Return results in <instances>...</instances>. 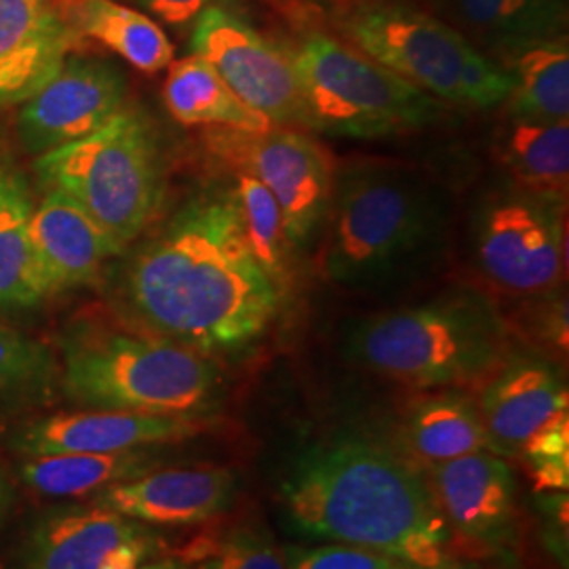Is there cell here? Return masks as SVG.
I'll use <instances>...</instances> for the list:
<instances>
[{"label": "cell", "instance_id": "3", "mask_svg": "<svg viewBox=\"0 0 569 569\" xmlns=\"http://www.w3.org/2000/svg\"><path fill=\"white\" fill-rule=\"evenodd\" d=\"M60 346L61 390L79 409L213 420L224 403L216 359L127 321H81Z\"/></svg>", "mask_w": 569, "mask_h": 569}, {"label": "cell", "instance_id": "17", "mask_svg": "<svg viewBox=\"0 0 569 569\" xmlns=\"http://www.w3.org/2000/svg\"><path fill=\"white\" fill-rule=\"evenodd\" d=\"M239 477L224 467L154 468L87 498L150 528H192L234 507Z\"/></svg>", "mask_w": 569, "mask_h": 569}, {"label": "cell", "instance_id": "27", "mask_svg": "<svg viewBox=\"0 0 569 569\" xmlns=\"http://www.w3.org/2000/svg\"><path fill=\"white\" fill-rule=\"evenodd\" d=\"M498 159L512 182L566 201L569 182V122L510 119L498 136Z\"/></svg>", "mask_w": 569, "mask_h": 569}, {"label": "cell", "instance_id": "30", "mask_svg": "<svg viewBox=\"0 0 569 569\" xmlns=\"http://www.w3.org/2000/svg\"><path fill=\"white\" fill-rule=\"evenodd\" d=\"M53 352L20 329L0 323V395L26 392L58 376Z\"/></svg>", "mask_w": 569, "mask_h": 569}, {"label": "cell", "instance_id": "18", "mask_svg": "<svg viewBox=\"0 0 569 569\" xmlns=\"http://www.w3.org/2000/svg\"><path fill=\"white\" fill-rule=\"evenodd\" d=\"M79 39L51 0H0V110L30 100Z\"/></svg>", "mask_w": 569, "mask_h": 569}, {"label": "cell", "instance_id": "12", "mask_svg": "<svg viewBox=\"0 0 569 569\" xmlns=\"http://www.w3.org/2000/svg\"><path fill=\"white\" fill-rule=\"evenodd\" d=\"M192 53L207 61L232 93L272 124H302L300 91L289 53L222 4L192 23Z\"/></svg>", "mask_w": 569, "mask_h": 569}, {"label": "cell", "instance_id": "24", "mask_svg": "<svg viewBox=\"0 0 569 569\" xmlns=\"http://www.w3.org/2000/svg\"><path fill=\"white\" fill-rule=\"evenodd\" d=\"M32 199L26 180L0 164V308H37L51 293L37 264L30 218Z\"/></svg>", "mask_w": 569, "mask_h": 569}, {"label": "cell", "instance_id": "35", "mask_svg": "<svg viewBox=\"0 0 569 569\" xmlns=\"http://www.w3.org/2000/svg\"><path fill=\"white\" fill-rule=\"evenodd\" d=\"M140 569H192V566L186 563L182 557H159Z\"/></svg>", "mask_w": 569, "mask_h": 569}, {"label": "cell", "instance_id": "9", "mask_svg": "<svg viewBox=\"0 0 569 569\" xmlns=\"http://www.w3.org/2000/svg\"><path fill=\"white\" fill-rule=\"evenodd\" d=\"M472 249L481 274L515 296H542L566 272V201L510 182L472 213Z\"/></svg>", "mask_w": 569, "mask_h": 569}, {"label": "cell", "instance_id": "25", "mask_svg": "<svg viewBox=\"0 0 569 569\" xmlns=\"http://www.w3.org/2000/svg\"><path fill=\"white\" fill-rule=\"evenodd\" d=\"M66 20L79 37L102 42L146 74L161 72L173 63V44L163 28L131 7L114 0H70Z\"/></svg>", "mask_w": 569, "mask_h": 569}, {"label": "cell", "instance_id": "20", "mask_svg": "<svg viewBox=\"0 0 569 569\" xmlns=\"http://www.w3.org/2000/svg\"><path fill=\"white\" fill-rule=\"evenodd\" d=\"M401 441L411 465L427 470L488 449L479 403L465 388L422 390L411 399L401 420Z\"/></svg>", "mask_w": 569, "mask_h": 569}, {"label": "cell", "instance_id": "31", "mask_svg": "<svg viewBox=\"0 0 569 569\" xmlns=\"http://www.w3.org/2000/svg\"><path fill=\"white\" fill-rule=\"evenodd\" d=\"M515 462L528 472L536 491H568L569 416L529 439Z\"/></svg>", "mask_w": 569, "mask_h": 569}, {"label": "cell", "instance_id": "11", "mask_svg": "<svg viewBox=\"0 0 569 569\" xmlns=\"http://www.w3.org/2000/svg\"><path fill=\"white\" fill-rule=\"evenodd\" d=\"M163 542L150 526L93 500L41 510L21 533L13 569H140Z\"/></svg>", "mask_w": 569, "mask_h": 569}, {"label": "cell", "instance_id": "23", "mask_svg": "<svg viewBox=\"0 0 569 569\" xmlns=\"http://www.w3.org/2000/svg\"><path fill=\"white\" fill-rule=\"evenodd\" d=\"M163 98L171 117L188 127L203 124L243 133L274 127L264 114L239 100L222 77L194 53L169 66Z\"/></svg>", "mask_w": 569, "mask_h": 569}, {"label": "cell", "instance_id": "32", "mask_svg": "<svg viewBox=\"0 0 569 569\" xmlns=\"http://www.w3.org/2000/svg\"><path fill=\"white\" fill-rule=\"evenodd\" d=\"M287 569H420L378 550L323 542L317 547H284Z\"/></svg>", "mask_w": 569, "mask_h": 569}, {"label": "cell", "instance_id": "28", "mask_svg": "<svg viewBox=\"0 0 569 569\" xmlns=\"http://www.w3.org/2000/svg\"><path fill=\"white\" fill-rule=\"evenodd\" d=\"M243 226L244 239L266 272L287 287V251L283 216L264 183L253 176L234 169L228 188Z\"/></svg>", "mask_w": 569, "mask_h": 569}, {"label": "cell", "instance_id": "13", "mask_svg": "<svg viewBox=\"0 0 569 569\" xmlns=\"http://www.w3.org/2000/svg\"><path fill=\"white\" fill-rule=\"evenodd\" d=\"M428 475V486L456 550L502 555L515 549L519 483L509 460L481 449L437 465Z\"/></svg>", "mask_w": 569, "mask_h": 569}, {"label": "cell", "instance_id": "36", "mask_svg": "<svg viewBox=\"0 0 569 569\" xmlns=\"http://www.w3.org/2000/svg\"><path fill=\"white\" fill-rule=\"evenodd\" d=\"M420 569H428V568H420ZM449 569H458V568H449Z\"/></svg>", "mask_w": 569, "mask_h": 569}, {"label": "cell", "instance_id": "33", "mask_svg": "<svg viewBox=\"0 0 569 569\" xmlns=\"http://www.w3.org/2000/svg\"><path fill=\"white\" fill-rule=\"evenodd\" d=\"M152 16L169 26H188L203 13L211 4H222V0H136ZM226 7V4H222Z\"/></svg>", "mask_w": 569, "mask_h": 569}, {"label": "cell", "instance_id": "7", "mask_svg": "<svg viewBox=\"0 0 569 569\" xmlns=\"http://www.w3.org/2000/svg\"><path fill=\"white\" fill-rule=\"evenodd\" d=\"M300 91L302 124L355 140L422 131L446 103L326 32H306L289 53Z\"/></svg>", "mask_w": 569, "mask_h": 569}, {"label": "cell", "instance_id": "14", "mask_svg": "<svg viewBox=\"0 0 569 569\" xmlns=\"http://www.w3.org/2000/svg\"><path fill=\"white\" fill-rule=\"evenodd\" d=\"M127 81L110 61L68 56L60 70L21 103L18 136L30 157L77 142L124 108Z\"/></svg>", "mask_w": 569, "mask_h": 569}, {"label": "cell", "instance_id": "2", "mask_svg": "<svg viewBox=\"0 0 569 569\" xmlns=\"http://www.w3.org/2000/svg\"><path fill=\"white\" fill-rule=\"evenodd\" d=\"M284 526L312 542L378 550L428 569L453 566V538L406 456L338 437L306 448L279 486Z\"/></svg>", "mask_w": 569, "mask_h": 569}, {"label": "cell", "instance_id": "21", "mask_svg": "<svg viewBox=\"0 0 569 569\" xmlns=\"http://www.w3.org/2000/svg\"><path fill=\"white\" fill-rule=\"evenodd\" d=\"M460 32L493 61L568 37L566 0H448Z\"/></svg>", "mask_w": 569, "mask_h": 569}, {"label": "cell", "instance_id": "1", "mask_svg": "<svg viewBox=\"0 0 569 569\" xmlns=\"http://www.w3.org/2000/svg\"><path fill=\"white\" fill-rule=\"evenodd\" d=\"M284 289L253 256L230 190H209L133 253L117 300L122 321L216 359L264 340Z\"/></svg>", "mask_w": 569, "mask_h": 569}, {"label": "cell", "instance_id": "19", "mask_svg": "<svg viewBox=\"0 0 569 569\" xmlns=\"http://www.w3.org/2000/svg\"><path fill=\"white\" fill-rule=\"evenodd\" d=\"M30 239L51 298L96 283L103 264L121 253L102 226L56 188L32 209Z\"/></svg>", "mask_w": 569, "mask_h": 569}, {"label": "cell", "instance_id": "8", "mask_svg": "<svg viewBox=\"0 0 569 569\" xmlns=\"http://www.w3.org/2000/svg\"><path fill=\"white\" fill-rule=\"evenodd\" d=\"M42 186L72 197L119 247L133 243L163 201V164L152 124L138 110L117 117L42 157Z\"/></svg>", "mask_w": 569, "mask_h": 569}, {"label": "cell", "instance_id": "15", "mask_svg": "<svg viewBox=\"0 0 569 569\" xmlns=\"http://www.w3.org/2000/svg\"><path fill=\"white\" fill-rule=\"evenodd\" d=\"M209 428L211 420L77 409L23 422L11 430L7 446L20 458L60 453H117L131 449L176 446L203 435Z\"/></svg>", "mask_w": 569, "mask_h": 569}, {"label": "cell", "instance_id": "4", "mask_svg": "<svg viewBox=\"0 0 569 569\" xmlns=\"http://www.w3.org/2000/svg\"><path fill=\"white\" fill-rule=\"evenodd\" d=\"M323 274L348 289H380L422 270L443 249L449 211L427 178L392 164L336 176Z\"/></svg>", "mask_w": 569, "mask_h": 569}, {"label": "cell", "instance_id": "16", "mask_svg": "<svg viewBox=\"0 0 569 569\" xmlns=\"http://www.w3.org/2000/svg\"><path fill=\"white\" fill-rule=\"evenodd\" d=\"M479 411L488 451L517 460L538 432L569 416L568 382L557 363L538 352H512L481 385Z\"/></svg>", "mask_w": 569, "mask_h": 569}, {"label": "cell", "instance_id": "26", "mask_svg": "<svg viewBox=\"0 0 569 569\" xmlns=\"http://www.w3.org/2000/svg\"><path fill=\"white\" fill-rule=\"evenodd\" d=\"M510 77V119L568 121L569 44L566 39L528 44L498 61Z\"/></svg>", "mask_w": 569, "mask_h": 569}, {"label": "cell", "instance_id": "5", "mask_svg": "<svg viewBox=\"0 0 569 569\" xmlns=\"http://www.w3.org/2000/svg\"><path fill=\"white\" fill-rule=\"evenodd\" d=\"M509 350V323L472 289L367 317L345 340L352 363L416 390L481 387Z\"/></svg>", "mask_w": 569, "mask_h": 569}, {"label": "cell", "instance_id": "29", "mask_svg": "<svg viewBox=\"0 0 569 569\" xmlns=\"http://www.w3.org/2000/svg\"><path fill=\"white\" fill-rule=\"evenodd\" d=\"M183 561L192 569H287L283 550L260 523H239L199 540Z\"/></svg>", "mask_w": 569, "mask_h": 569}, {"label": "cell", "instance_id": "22", "mask_svg": "<svg viewBox=\"0 0 569 569\" xmlns=\"http://www.w3.org/2000/svg\"><path fill=\"white\" fill-rule=\"evenodd\" d=\"M159 448L117 453H60L20 458L18 477L30 491L44 498L84 500L98 491L163 467Z\"/></svg>", "mask_w": 569, "mask_h": 569}, {"label": "cell", "instance_id": "10", "mask_svg": "<svg viewBox=\"0 0 569 569\" xmlns=\"http://www.w3.org/2000/svg\"><path fill=\"white\" fill-rule=\"evenodd\" d=\"M220 154L232 169L264 183L283 216L289 247L312 243L333 197L336 169L326 148L302 131L270 127L260 133H220Z\"/></svg>", "mask_w": 569, "mask_h": 569}, {"label": "cell", "instance_id": "6", "mask_svg": "<svg viewBox=\"0 0 569 569\" xmlns=\"http://www.w3.org/2000/svg\"><path fill=\"white\" fill-rule=\"evenodd\" d=\"M336 28L369 60L439 102L491 110L509 98L507 70L443 20L401 4L352 2Z\"/></svg>", "mask_w": 569, "mask_h": 569}, {"label": "cell", "instance_id": "34", "mask_svg": "<svg viewBox=\"0 0 569 569\" xmlns=\"http://www.w3.org/2000/svg\"><path fill=\"white\" fill-rule=\"evenodd\" d=\"M13 498H16V491H13L11 477L7 475V470L0 465V528H2V523L7 521V517L11 512Z\"/></svg>", "mask_w": 569, "mask_h": 569}]
</instances>
